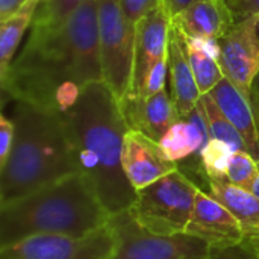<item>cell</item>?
Here are the masks:
<instances>
[{"label": "cell", "instance_id": "6da1fadb", "mask_svg": "<svg viewBox=\"0 0 259 259\" xmlns=\"http://www.w3.org/2000/svg\"><path fill=\"white\" fill-rule=\"evenodd\" d=\"M99 80V0H83L59 30H30L0 85L5 99L65 112L83 87Z\"/></svg>", "mask_w": 259, "mask_h": 259}, {"label": "cell", "instance_id": "7a4b0ae2", "mask_svg": "<svg viewBox=\"0 0 259 259\" xmlns=\"http://www.w3.org/2000/svg\"><path fill=\"white\" fill-rule=\"evenodd\" d=\"M74 153L77 171L87 179L109 212L132 208L137 190L121 164L124 137L129 126L120 103L103 80L82 88L77 102L61 112Z\"/></svg>", "mask_w": 259, "mask_h": 259}, {"label": "cell", "instance_id": "3957f363", "mask_svg": "<svg viewBox=\"0 0 259 259\" xmlns=\"http://www.w3.org/2000/svg\"><path fill=\"white\" fill-rule=\"evenodd\" d=\"M14 102L15 137L0 167V206L79 173L62 114Z\"/></svg>", "mask_w": 259, "mask_h": 259}, {"label": "cell", "instance_id": "277c9868", "mask_svg": "<svg viewBox=\"0 0 259 259\" xmlns=\"http://www.w3.org/2000/svg\"><path fill=\"white\" fill-rule=\"evenodd\" d=\"M111 215L80 173L0 206V249L32 237L83 238Z\"/></svg>", "mask_w": 259, "mask_h": 259}, {"label": "cell", "instance_id": "5b68a950", "mask_svg": "<svg viewBox=\"0 0 259 259\" xmlns=\"http://www.w3.org/2000/svg\"><path fill=\"white\" fill-rule=\"evenodd\" d=\"M200 187L181 168L137 191L129 209L135 222L156 235L185 234Z\"/></svg>", "mask_w": 259, "mask_h": 259}, {"label": "cell", "instance_id": "8992f818", "mask_svg": "<svg viewBox=\"0 0 259 259\" xmlns=\"http://www.w3.org/2000/svg\"><path fill=\"white\" fill-rule=\"evenodd\" d=\"M99 42L103 82L120 102L131 90L135 56V23L121 0H99Z\"/></svg>", "mask_w": 259, "mask_h": 259}, {"label": "cell", "instance_id": "52a82bcc", "mask_svg": "<svg viewBox=\"0 0 259 259\" xmlns=\"http://www.w3.org/2000/svg\"><path fill=\"white\" fill-rule=\"evenodd\" d=\"M114 238L111 259H206L209 244L188 234L156 235L143 229L131 211L111 215Z\"/></svg>", "mask_w": 259, "mask_h": 259}, {"label": "cell", "instance_id": "ba28073f", "mask_svg": "<svg viewBox=\"0 0 259 259\" xmlns=\"http://www.w3.org/2000/svg\"><path fill=\"white\" fill-rule=\"evenodd\" d=\"M114 238L109 226L83 237H32L0 249V259H111Z\"/></svg>", "mask_w": 259, "mask_h": 259}, {"label": "cell", "instance_id": "9c48e42d", "mask_svg": "<svg viewBox=\"0 0 259 259\" xmlns=\"http://www.w3.org/2000/svg\"><path fill=\"white\" fill-rule=\"evenodd\" d=\"M219 64L225 77L234 82L247 97L259 74V18L240 20L220 39Z\"/></svg>", "mask_w": 259, "mask_h": 259}, {"label": "cell", "instance_id": "30bf717a", "mask_svg": "<svg viewBox=\"0 0 259 259\" xmlns=\"http://www.w3.org/2000/svg\"><path fill=\"white\" fill-rule=\"evenodd\" d=\"M209 140V127L203 109L197 103L190 115L179 118L165 132L159 141V146L170 161L179 164V168L184 173L190 171L200 176L208 187V179L202 170L200 155Z\"/></svg>", "mask_w": 259, "mask_h": 259}, {"label": "cell", "instance_id": "8fae6325", "mask_svg": "<svg viewBox=\"0 0 259 259\" xmlns=\"http://www.w3.org/2000/svg\"><path fill=\"white\" fill-rule=\"evenodd\" d=\"M171 18L162 3L135 24L132 85L126 96H141L153 65L167 55Z\"/></svg>", "mask_w": 259, "mask_h": 259}, {"label": "cell", "instance_id": "7c38bea8", "mask_svg": "<svg viewBox=\"0 0 259 259\" xmlns=\"http://www.w3.org/2000/svg\"><path fill=\"white\" fill-rule=\"evenodd\" d=\"M121 164L127 181L137 191L179 168V164L165 156L158 141L132 129L124 137Z\"/></svg>", "mask_w": 259, "mask_h": 259}, {"label": "cell", "instance_id": "4fadbf2b", "mask_svg": "<svg viewBox=\"0 0 259 259\" xmlns=\"http://www.w3.org/2000/svg\"><path fill=\"white\" fill-rule=\"evenodd\" d=\"M185 234L196 237L209 246L238 243L246 238L235 215L202 188L196 196Z\"/></svg>", "mask_w": 259, "mask_h": 259}, {"label": "cell", "instance_id": "5bb4252c", "mask_svg": "<svg viewBox=\"0 0 259 259\" xmlns=\"http://www.w3.org/2000/svg\"><path fill=\"white\" fill-rule=\"evenodd\" d=\"M118 103L129 129L138 131L158 143L181 118L167 88L149 99L126 96Z\"/></svg>", "mask_w": 259, "mask_h": 259}, {"label": "cell", "instance_id": "9a60e30c", "mask_svg": "<svg viewBox=\"0 0 259 259\" xmlns=\"http://www.w3.org/2000/svg\"><path fill=\"white\" fill-rule=\"evenodd\" d=\"M167 58V80L170 83V94L179 117L185 118L197 106L202 96L199 93V87L188 61L185 36L175 24H171L168 33Z\"/></svg>", "mask_w": 259, "mask_h": 259}, {"label": "cell", "instance_id": "2e32d148", "mask_svg": "<svg viewBox=\"0 0 259 259\" xmlns=\"http://www.w3.org/2000/svg\"><path fill=\"white\" fill-rule=\"evenodd\" d=\"M237 23L226 0H197L171 18L187 36H211L220 39Z\"/></svg>", "mask_w": 259, "mask_h": 259}, {"label": "cell", "instance_id": "e0dca14e", "mask_svg": "<svg viewBox=\"0 0 259 259\" xmlns=\"http://www.w3.org/2000/svg\"><path fill=\"white\" fill-rule=\"evenodd\" d=\"M209 94L243 137L247 152L259 159L258 131L249 97L228 77H223Z\"/></svg>", "mask_w": 259, "mask_h": 259}, {"label": "cell", "instance_id": "ac0fdd59", "mask_svg": "<svg viewBox=\"0 0 259 259\" xmlns=\"http://www.w3.org/2000/svg\"><path fill=\"white\" fill-rule=\"evenodd\" d=\"M208 193L240 222L246 238H259V199L226 181H208Z\"/></svg>", "mask_w": 259, "mask_h": 259}, {"label": "cell", "instance_id": "d6986e66", "mask_svg": "<svg viewBox=\"0 0 259 259\" xmlns=\"http://www.w3.org/2000/svg\"><path fill=\"white\" fill-rule=\"evenodd\" d=\"M41 2L42 0H26L15 14L5 21H0V82L8 76L24 30L30 27L36 8Z\"/></svg>", "mask_w": 259, "mask_h": 259}, {"label": "cell", "instance_id": "ffe728a7", "mask_svg": "<svg viewBox=\"0 0 259 259\" xmlns=\"http://www.w3.org/2000/svg\"><path fill=\"white\" fill-rule=\"evenodd\" d=\"M199 105L203 109L211 138L222 140V141L228 143L234 150H246L247 152L243 137L235 129V126L228 120V117L223 114V111L219 108V105L215 103V100L212 99V96L209 93L200 97Z\"/></svg>", "mask_w": 259, "mask_h": 259}, {"label": "cell", "instance_id": "44dd1931", "mask_svg": "<svg viewBox=\"0 0 259 259\" xmlns=\"http://www.w3.org/2000/svg\"><path fill=\"white\" fill-rule=\"evenodd\" d=\"M83 0H42L33 15L30 30L55 32L65 26Z\"/></svg>", "mask_w": 259, "mask_h": 259}, {"label": "cell", "instance_id": "7402d4cb", "mask_svg": "<svg viewBox=\"0 0 259 259\" xmlns=\"http://www.w3.org/2000/svg\"><path fill=\"white\" fill-rule=\"evenodd\" d=\"M187 55H188V61L193 68L200 96L211 93L214 90V87L225 77L219 61L212 59L211 56L205 55L203 52H200L188 44H187Z\"/></svg>", "mask_w": 259, "mask_h": 259}, {"label": "cell", "instance_id": "603a6c76", "mask_svg": "<svg viewBox=\"0 0 259 259\" xmlns=\"http://www.w3.org/2000/svg\"><path fill=\"white\" fill-rule=\"evenodd\" d=\"M234 150L228 143L211 138L200 155L202 170L208 181H226L228 164Z\"/></svg>", "mask_w": 259, "mask_h": 259}, {"label": "cell", "instance_id": "cb8c5ba5", "mask_svg": "<svg viewBox=\"0 0 259 259\" xmlns=\"http://www.w3.org/2000/svg\"><path fill=\"white\" fill-rule=\"evenodd\" d=\"M256 175H258V159H255L246 150H237L232 153L228 164L226 182L241 190L250 191L255 184Z\"/></svg>", "mask_w": 259, "mask_h": 259}, {"label": "cell", "instance_id": "d4e9b609", "mask_svg": "<svg viewBox=\"0 0 259 259\" xmlns=\"http://www.w3.org/2000/svg\"><path fill=\"white\" fill-rule=\"evenodd\" d=\"M206 259H258L250 241L244 238L238 243L214 244L209 246Z\"/></svg>", "mask_w": 259, "mask_h": 259}, {"label": "cell", "instance_id": "484cf974", "mask_svg": "<svg viewBox=\"0 0 259 259\" xmlns=\"http://www.w3.org/2000/svg\"><path fill=\"white\" fill-rule=\"evenodd\" d=\"M167 68H168V58L165 55L153 65V68L149 73V77L146 80L141 96H137V97L149 99V97L155 96L156 93L162 91L165 88V82H167Z\"/></svg>", "mask_w": 259, "mask_h": 259}, {"label": "cell", "instance_id": "4316f807", "mask_svg": "<svg viewBox=\"0 0 259 259\" xmlns=\"http://www.w3.org/2000/svg\"><path fill=\"white\" fill-rule=\"evenodd\" d=\"M161 3H162L161 0H121V5H123L126 15L135 24L143 17H146L149 12L156 9Z\"/></svg>", "mask_w": 259, "mask_h": 259}, {"label": "cell", "instance_id": "83f0119b", "mask_svg": "<svg viewBox=\"0 0 259 259\" xmlns=\"http://www.w3.org/2000/svg\"><path fill=\"white\" fill-rule=\"evenodd\" d=\"M14 137H15L14 120L2 114L0 115V167L6 162L9 156V152L14 144Z\"/></svg>", "mask_w": 259, "mask_h": 259}, {"label": "cell", "instance_id": "f1b7e54d", "mask_svg": "<svg viewBox=\"0 0 259 259\" xmlns=\"http://www.w3.org/2000/svg\"><path fill=\"white\" fill-rule=\"evenodd\" d=\"M185 36V41L188 46L203 52L205 55L211 56L212 59L219 61L220 59V53H222V49H220V41L217 38H211V36Z\"/></svg>", "mask_w": 259, "mask_h": 259}, {"label": "cell", "instance_id": "f546056e", "mask_svg": "<svg viewBox=\"0 0 259 259\" xmlns=\"http://www.w3.org/2000/svg\"><path fill=\"white\" fill-rule=\"evenodd\" d=\"M226 2L231 6L237 21L249 17L259 18V0H226Z\"/></svg>", "mask_w": 259, "mask_h": 259}, {"label": "cell", "instance_id": "4dcf8cb0", "mask_svg": "<svg viewBox=\"0 0 259 259\" xmlns=\"http://www.w3.org/2000/svg\"><path fill=\"white\" fill-rule=\"evenodd\" d=\"M26 0H0V21H5L15 14Z\"/></svg>", "mask_w": 259, "mask_h": 259}, {"label": "cell", "instance_id": "1f68e13d", "mask_svg": "<svg viewBox=\"0 0 259 259\" xmlns=\"http://www.w3.org/2000/svg\"><path fill=\"white\" fill-rule=\"evenodd\" d=\"M161 2H162V6L165 8L167 14L170 15V18H173L182 9H185L187 6H190L191 3H194L197 0H161Z\"/></svg>", "mask_w": 259, "mask_h": 259}, {"label": "cell", "instance_id": "d6a6232c", "mask_svg": "<svg viewBox=\"0 0 259 259\" xmlns=\"http://www.w3.org/2000/svg\"><path fill=\"white\" fill-rule=\"evenodd\" d=\"M249 96H255L256 99H259V74L256 76V79L253 80V83H252V88H250Z\"/></svg>", "mask_w": 259, "mask_h": 259}, {"label": "cell", "instance_id": "836d02e7", "mask_svg": "<svg viewBox=\"0 0 259 259\" xmlns=\"http://www.w3.org/2000/svg\"><path fill=\"white\" fill-rule=\"evenodd\" d=\"M250 193H252V194H255V196L259 199V159H258V175H256V179H255V184H253V187H252Z\"/></svg>", "mask_w": 259, "mask_h": 259}, {"label": "cell", "instance_id": "e575fe53", "mask_svg": "<svg viewBox=\"0 0 259 259\" xmlns=\"http://www.w3.org/2000/svg\"><path fill=\"white\" fill-rule=\"evenodd\" d=\"M247 240L250 241V244H252V247H253V250H255V253L259 259V238H247Z\"/></svg>", "mask_w": 259, "mask_h": 259}]
</instances>
